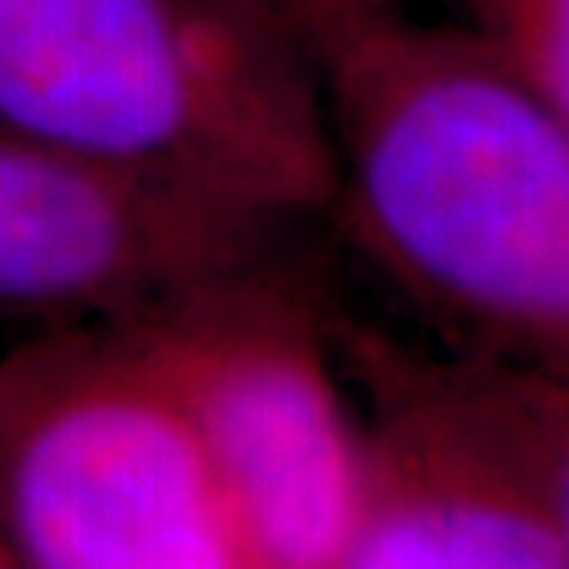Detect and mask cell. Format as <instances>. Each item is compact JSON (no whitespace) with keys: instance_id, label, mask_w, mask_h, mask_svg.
I'll return each instance as SVG.
<instances>
[{"instance_id":"cell-9","label":"cell","mask_w":569,"mask_h":569,"mask_svg":"<svg viewBox=\"0 0 569 569\" xmlns=\"http://www.w3.org/2000/svg\"><path fill=\"white\" fill-rule=\"evenodd\" d=\"M258 4L269 8L306 48H312L323 33H331L349 19L368 16V11L379 8H393L386 0H258Z\"/></svg>"},{"instance_id":"cell-10","label":"cell","mask_w":569,"mask_h":569,"mask_svg":"<svg viewBox=\"0 0 569 569\" xmlns=\"http://www.w3.org/2000/svg\"><path fill=\"white\" fill-rule=\"evenodd\" d=\"M0 569H22L16 559H11V551L4 548V543H0Z\"/></svg>"},{"instance_id":"cell-3","label":"cell","mask_w":569,"mask_h":569,"mask_svg":"<svg viewBox=\"0 0 569 569\" xmlns=\"http://www.w3.org/2000/svg\"><path fill=\"white\" fill-rule=\"evenodd\" d=\"M0 543L22 569H253L129 323L48 327L0 360Z\"/></svg>"},{"instance_id":"cell-6","label":"cell","mask_w":569,"mask_h":569,"mask_svg":"<svg viewBox=\"0 0 569 569\" xmlns=\"http://www.w3.org/2000/svg\"><path fill=\"white\" fill-rule=\"evenodd\" d=\"M295 232L0 129V312L44 327L132 320Z\"/></svg>"},{"instance_id":"cell-1","label":"cell","mask_w":569,"mask_h":569,"mask_svg":"<svg viewBox=\"0 0 569 569\" xmlns=\"http://www.w3.org/2000/svg\"><path fill=\"white\" fill-rule=\"evenodd\" d=\"M309 56L346 236L492 360L569 379V129L478 33L405 4L342 22Z\"/></svg>"},{"instance_id":"cell-5","label":"cell","mask_w":569,"mask_h":569,"mask_svg":"<svg viewBox=\"0 0 569 569\" xmlns=\"http://www.w3.org/2000/svg\"><path fill=\"white\" fill-rule=\"evenodd\" d=\"M371 390L368 496L338 569H569L500 365L346 335Z\"/></svg>"},{"instance_id":"cell-8","label":"cell","mask_w":569,"mask_h":569,"mask_svg":"<svg viewBox=\"0 0 569 569\" xmlns=\"http://www.w3.org/2000/svg\"><path fill=\"white\" fill-rule=\"evenodd\" d=\"M522 422L532 475L555 529L569 548V379L496 360Z\"/></svg>"},{"instance_id":"cell-11","label":"cell","mask_w":569,"mask_h":569,"mask_svg":"<svg viewBox=\"0 0 569 569\" xmlns=\"http://www.w3.org/2000/svg\"><path fill=\"white\" fill-rule=\"evenodd\" d=\"M386 4H393V8H397V4H405V0H386Z\"/></svg>"},{"instance_id":"cell-7","label":"cell","mask_w":569,"mask_h":569,"mask_svg":"<svg viewBox=\"0 0 569 569\" xmlns=\"http://www.w3.org/2000/svg\"><path fill=\"white\" fill-rule=\"evenodd\" d=\"M470 33L569 129V0H459Z\"/></svg>"},{"instance_id":"cell-4","label":"cell","mask_w":569,"mask_h":569,"mask_svg":"<svg viewBox=\"0 0 569 569\" xmlns=\"http://www.w3.org/2000/svg\"><path fill=\"white\" fill-rule=\"evenodd\" d=\"M290 247L122 320L196 430L253 569H338L368 496V438Z\"/></svg>"},{"instance_id":"cell-2","label":"cell","mask_w":569,"mask_h":569,"mask_svg":"<svg viewBox=\"0 0 569 569\" xmlns=\"http://www.w3.org/2000/svg\"><path fill=\"white\" fill-rule=\"evenodd\" d=\"M0 129L283 224L338 196L317 63L258 0H0Z\"/></svg>"}]
</instances>
